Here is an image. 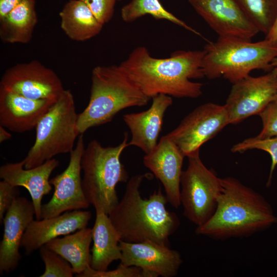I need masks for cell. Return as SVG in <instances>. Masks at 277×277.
<instances>
[{"instance_id": "1", "label": "cell", "mask_w": 277, "mask_h": 277, "mask_svg": "<svg viewBox=\"0 0 277 277\" xmlns=\"http://www.w3.org/2000/svg\"><path fill=\"white\" fill-rule=\"evenodd\" d=\"M202 50H179L169 57H152L145 47L135 48L119 66L146 96L160 94L177 98H195L202 93L203 84L191 81L204 77Z\"/></svg>"}, {"instance_id": "2", "label": "cell", "mask_w": 277, "mask_h": 277, "mask_svg": "<svg viewBox=\"0 0 277 277\" xmlns=\"http://www.w3.org/2000/svg\"><path fill=\"white\" fill-rule=\"evenodd\" d=\"M215 210L196 233L216 240L249 236L277 222L269 203L259 193L233 177L221 178Z\"/></svg>"}, {"instance_id": "3", "label": "cell", "mask_w": 277, "mask_h": 277, "mask_svg": "<svg viewBox=\"0 0 277 277\" xmlns=\"http://www.w3.org/2000/svg\"><path fill=\"white\" fill-rule=\"evenodd\" d=\"M148 173L132 176L128 181L120 201L109 217L121 235L128 242L152 241L168 246L169 238L177 229V215L166 207L168 200L159 188L148 199H143L140 188Z\"/></svg>"}, {"instance_id": "4", "label": "cell", "mask_w": 277, "mask_h": 277, "mask_svg": "<svg viewBox=\"0 0 277 277\" xmlns=\"http://www.w3.org/2000/svg\"><path fill=\"white\" fill-rule=\"evenodd\" d=\"M89 103L78 114L80 134L88 129L110 122L121 110L146 105L150 98L128 78L119 65L98 66L91 72Z\"/></svg>"}, {"instance_id": "5", "label": "cell", "mask_w": 277, "mask_h": 277, "mask_svg": "<svg viewBox=\"0 0 277 277\" xmlns=\"http://www.w3.org/2000/svg\"><path fill=\"white\" fill-rule=\"evenodd\" d=\"M202 62L204 76H221L232 84L249 75L253 70L270 72L272 61L277 57V47L268 41L252 42L235 37H218L207 43Z\"/></svg>"}, {"instance_id": "6", "label": "cell", "mask_w": 277, "mask_h": 277, "mask_svg": "<svg viewBox=\"0 0 277 277\" xmlns=\"http://www.w3.org/2000/svg\"><path fill=\"white\" fill-rule=\"evenodd\" d=\"M128 135L116 146L104 147L97 140L85 147L82 161V186L90 205L107 214L118 202L116 186L128 181V175L120 157L128 146Z\"/></svg>"}, {"instance_id": "7", "label": "cell", "mask_w": 277, "mask_h": 277, "mask_svg": "<svg viewBox=\"0 0 277 277\" xmlns=\"http://www.w3.org/2000/svg\"><path fill=\"white\" fill-rule=\"evenodd\" d=\"M77 118L73 95L65 89L38 122L34 143L24 159L25 168H32L56 155L70 153L79 135Z\"/></svg>"}, {"instance_id": "8", "label": "cell", "mask_w": 277, "mask_h": 277, "mask_svg": "<svg viewBox=\"0 0 277 277\" xmlns=\"http://www.w3.org/2000/svg\"><path fill=\"white\" fill-rule=\"evenodd\" d=\"M187 157L188 166L181 179V205L185 217L198 227L215 210L222 190L221 178L203 164L200 151Z\"/></svg>"}, {"instance_id": "9", "label": "cell", "mask_w": 277, "mask_h": 277, "mask_svg": "<svg viewBox=\"0 0 277 277\" xmlns=\"http://www.w3.org/2000/svg\"><path fill=\"white\" fill-rule=\"evenodd\" d=\"M228 124L225 105L207 103L189 113L176 128L165 136L188 157L200 151L203 144Z\"/></svg>"}, {"instance_id": "10", "label": "cell", "mask_w": 277, "mask_h": 277, "mask_svg": "<svg viewBox=\"0 0 277 277\" xmlns=\"http://www.w3.org/2000/svg\"><path fill=\"white\" fill-rule=\"evenodd\" d=\"M0 88L33 100L55 103L65 90L57 74L37 60L17 64L3 74Z\"/></svg>"}, {"instance_id": "11", "label": "cell", "mask_w": 277, "mask_h": 277, "mask_svg": "<svg viewBox=\"0 0 277 277\" xmlns=\"http://www.w3.org/2000/svg\"><path fill=\"white\" fill-rule=\"evenodd\" d=\"M85 149L83 134H81L75 147L70 153L67 168L49 181L54 191L50 201L42 205V219L57 216L66 211L85 209L90 206L83 191L81 175Z\"/></svg>"}, {"instance_id": "12", "label": "cell", "mask_w": 277, "mask_h": 277, "mask_svg": "<svg viewBox=\"0 0 277 277\" xmlns=\"http://www.w3.org/2000/svg\"><path fill=\"white\" fill-rule=\"evenodd\" d=\"M277 93V76L272 72L256 77L248 76L232 84L224 105L229 124H237L259 114Z\"/></svg>"}, {"instance_id": "13", "label": "cell", "mask_w": 277, "mask_h": 277, "mask_svg": "<svg viewBox=\"0 0 277 277\" xmlns=\"http://www.w3.org/2000/svg\"><path fill=\"white\" fill-rule=\"evenodd\" d=\"M219 37L251 40L260 32L235 0H188Z\"/></svg>"}, {"instance_id": "14", "label": "cell", "mask_w": 277, "mask_h": 277, "mask_svg": "<svg viewBox=\"0 0 277 277\" xmlns=\"http://www.w3.org/2000/svg\"><path fill=\"white\" fill-rule=\"evenodd\" d=\"M120 246V263L141 268L153 277L176 276L183 262L179 252L152 241L133 243L121 240Z\"/></svg>"}, {"instance_id": "15", "label": "cell", "mask_w": 277, "mask_h": 277, "mask_svg": "<svg viewBox=\"0 0 277 277\" xmlns=\"http://www.w3.org/2000/svg\"><path fill=\"white\" fill-rule=\"evenodd\" d=\"M33 203L17 196L5 214L4 234L0 244V273H9L18 266L22 256L19 247L24 233L34 220Z\"/></svg>"}, {"instance_id": "16", "label": "cell", "mask_w": 277, "mask_h": 277, "mask_svg": "<svg viewBox=\"0 0 277 277\" xmlns=\"http://www.w3.org/2000/svg\"><path fill=\"white\" fill-rule=\"evenodd\" d=\"M184 157L177 145L164 135L143 157L144 165L162 183L168 202L175 208L181 205V179Z\"/></svg>"}, {"instance_id": "17", "label": "cell", "mask_w": 277, "mask_h": 277, "mask_svg": "<svg viewBox=\"0 0 277 277\" xmlns=\"http://www.w3.org/2000/svg\"><path fill=\"white\" fill-rule=\"evenodd\" d=\"M91 218L89 211L78 210L42 220H33L24 233L21 247L26 255L30 254L53 239L86 227Z\"/></svg>"}, {"instance_id": "18", "label": "cell", "mask_w": 277, "mask_h": 277, "mask_svg": "<svg viewBox=\"0 0 277 277\" xmlns=\"http://www.w3.org/2000/svg\"><path fill=\"white\" fill-rule=\"evenodd\" d=\"M59 162L52 158L35 167L26 169L25 162L8 163L0 167V177L10 184L25 188L33 203L36 220L42 219V200L52 188L49 177Z\"/></svg>"}, {"instance_id": "19", "label": "cell", "mask_w": 277, "mask_h": 277, "mask_svg": "<svg viewBox=\"0 0 277 277\" xmlns=\"http://www.w3.org/2000/svg\"><path fill=\"white\" fill-rule=\"evenodd\" d=\"M54 103L33 100L0 88V125L11 131L22 133L36 128Z\"/></svg>"}, {"instance_id": "20", "label": "cell", "mask_w": 277, "mask_h": 277, "mask_svg": "<svg viewBox=\"0 0 277 277\" xmlns=\"http://www.w3.org/2000/svg\"><path fill=\"white\" fill-rule=\"evenodd\" d=\"M151 98V106L146 111L123 115L131 134L128 146L138 147L145 154L151 152L157 144L165 113L173 103L171 96L163 94Z\"/></svg>"}, {"instance_id": "21", "label": "cell", "mask_w": 277, "mask_h": 277, "mask_svg": "<svg viewBox=\"0 0 277 277\" xmlns=\"http://www.w3.org/2000/svg\"><path fill=\"white\" fill-rule=\"evenodd\" d=\"M95 211L90 267L97 271H106L113 261L122 258L121 238L108 214L100 210Z\"/></svg>"}, {"instance_id": "22", "label": "cell", "mask_w": 277, "mask_h": 277, "mask_svg": "<svg viewBox=\"0 0 277 277\" xmlns=\"http://www.w3.org/2000/svg\"><path fill=\"white\" fill-rule=\"evenodd\" d=\"M61 27L71 39L84 42L97 35L103 25L87 6L80 0H70L59 13Z\"/></svg>"}, {"instance_id": "23", "label": "cell", "mask_w": 277, "mask_h": 277, "mask_svg": "<svg viewBox=\"0 0 277 277\" xmlns=\"http://www.w3.org/2000/svg\"><path fill=\"white\" fill-rule=\"evenodd\" d=\"M37 23L35 0H22L0 19V38L10 44H27Z\"/></svg>"}, {"instance_id": "24", "label": "cell", "mask_w": 277, "mask_h": 277, "mask_svg": "<svg viewBox=\"0 0 277 277\" xmlns=\"http://www.w3.org/2000/svg\"><path fill=\"white\" fill-rule=\"evenodd\" d=\"M92 241V229L85 227L72 234L53 239L45 245L68 261L77 275L90 267Z\"/></svg>"}, {"instance_id": "25", "label": "cell", "mask_w": 277, "mask_h": 277, "mask_svg": "<svg viewBox=\"0 0 277 277\" xmlns=\"http://www.w3.org/2000/svg\"><path fill=\"white\" fill-rule=\"evenodd\" d=\"M147 14L156 19L167 20L202 36L199 32L167 10L159 0H131L121 10L122 19L126 23H131Z\"/></svg>"}, {"instance_id": "26", "label": "cell", "mask_w": 277, "mask_h": 277, "mask_svg": "<svg viewBox=\"0 0 277 277\" xmlns=\"http://www.w3.org/2000/svg\"><path fill=\"white\" fill-rule=\"evenodd\" d=\"M260 32L267 34L277 16V0H235Z\"/></svg>"}, {"instance_id": "27", "label": "cell", "mask_w": 277, "mask_h": 277, "mask_svg": "<svg viewBox=\"0 0 277 277\" xmlns=\"http://www.w3.org/2000/svg\"><path fill=\"white\" fill-rule=\"evenodd\" d=\"M45 269L40 277H72L74 274L70 264L46 245L39 249Z\"/></svg>"}, {"instance_id": "28", "label": "cell", "mask_w": 277, "mask_h": 277, "mask_svg": "<svg viewBox=\"0 0 277 277\" xmlns=\"http://www.w3.org/2000/svg\"><path fill=\"white\" fill-rule=\"evenodd\" d=\"M259 149L267 152L271 159L269 176L267 185L271 183L273 172L277 165V136L260 138L255 136L244 140L233 146V152H243L251 149Z\"/></svg>"}, {"instance_id": "29", "label": "cell", "mask_w": 277, "mask_h": 277, "mask_svg": "<svg viewBox=\"0 0 277 277\" xmlns=\"http://www.w3.org/2000/svg\"><path fill=\"white\" fill-rule=\"evenodd\" d=\"M79 277H153V275L141 268L129 266L121 263L115 269L112 270L97 271L91 267L81 274Z\"/></svg>"}, {"instance_id": "30", "label": "cell", "mask_w": 277, "mask_h": 277, "mask_svg": "<svg viewBox=\"0 0 277 277\" xmlns=\"http://www.w3.org/2000/svg\"><path fill=\"white\" fill-rule=\"evenodd\" d=\"M262 123V129L256 136L265 138L277 136V102L270 103L259 114Z\"/></svg>"}, {"instance_id": "31", "label": "cell", "mask_w": 277, "mask_h": 277, "mask_svg": "<svg viewBox=\"0 0 277 277\" xmlns=\"http://www.w3.org/2000/svg\"><path fill=\"white\" fill-rule=\"evenodd\" d=\"M89 8L96 18L103 25L112 18L117 0H80Z\"/></svg>"}, {"instance_id": "32", "label": "cell", "mask_w": 277, "mask_h": 277, "mask_svg": "<svg viewBox=\"0 0 277 277\" xmlns=\"http://www.w3.org/2000/svg\"><path fill=\"white\" fill-rule=\"evenodd\" d=\"M17 187L2 180L0 182V222H3L5 214L11 207L19 191Z\"/></svg>"}, {"instance_id": "33", "label": "cell", "mask_w": 277, "mask_h": 277, "mask_svg": "<svg viewBox=\"0 0 277 277\" xmlns=\"http://www.w3.org/2000/svg\"><path fill=\"white\" fill-rule=\"evenodd\" d=\"M22 0H0V19L4 18Z\"/></svg>"}, {"instance_id": "34", "label": "cell", "mask_w": 277, "mask_h": 277, "mask_svg": "<svg viewBox=\"0 0 277 277\" xmlns=\"http://www.w3.org/2000/svg\"><path fill=\"white\" fill-rule=\"evenodd\" d=\"M265 35V39L277 47V16L270 30Z\"/></svg>"}, {"instance_id": "35", "label": "cell", "mask_w": 277, "mask_h": 277, "mask_svg": "<svg viewBox=\"0 0 277 277\" xmlns=\"http://www.w3.org/2000/svg\"><path fill=\"white\" fill-rule=\"evenodd\" d=\"M11 134L6 129V128L0 125V143L10 140Z\"/></svg>"}, {"instance_id": "36", "label": "cell", "mask_w": 277, "mask_h": 277, "mask_svg": "<svg viewBox=\"0 0 277 277\" xmlns=\"http://www.w3.org/2000/svg\"><path fill=\"white\" fill-rule=\"evenodd\" d=\"M271 65L272 67V72L275 75L277 76V57H275L271 62Z\"/></svg>"}, {"instance_id": "37", "label": "cell", "mask_w": 277, "mask_h": 277, "mask_svg": "<svg viewBox=\"0 0 277 277\" xmlns=\"http://www.w3.org/2000/svg\"><path fill=\"white\" fill-rule=\"evenodd\" d=\"M275 101L277 102V93L274 97V101Z\"/></svg>"}, {"instance_id": "38", "label": "cell", "mask_w": 277, "mask_h": 277, "mask_svg": "<svg viewBox=\"0 0 277 277\" xmlns=\"http://www.w3.org/2000/svg\"><path fill=\"white\" fill-rule=\"evenodd\" d=\"M117 1H121V0H117Z\"/></svg>"}]
</instances>
